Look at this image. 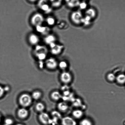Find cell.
<instances>
[{
	"label": "cell",
	"instance_id": "obj_1",
	"mask_svg": "<svg viewBox=\"0 0 125 125\" xmlns=\"http://www.w3.org/2000/svg\"><path fill=\"white\" fill-rule=\"evenodd\" d=\"M19 103L23 107L26 108L31 105L32 103V99L31 95L27 93H23L19 96Z\"/></svg>",
	"mask_w": 125,
	"mask_h": 125
},
{
	"label": "cell",
	"instance_id": "obj_2",
	"mask_svg": "<svg viewBox=\"0 0 125 125\" xmlns=\"http://www.w3.org/2000/svg\"><path fill=\"white\" fill-rule=\"evenodd\" d=\"M44 17L40 13H36L33 15L31 19V25L35 27L42 25L44 21Z\"/></svg>",
	"mask_w": 125,
	"mask_h": 125
},
{
	"label": "cell",
	"instance_id": "obj_3",
	"mask_svg": "<svg viewBox=\"0 0 125 125\" xmlns=\"http://www.w3.org/2000/svg\"><path fill=\"white\" fill-rule=\"evenodd\" d=\"M83 15L80 10L73 12L70 15V19L72 22L75 25H79L82 23Z\"/></svg>",
	"mask_w": 125,
	"mask_h": 125
},
{
	"label": "cell",
	"instance_id": "obj_4",
	"mask_svg": "<svg viewBox=\"0 0 125 125\" xmlns=\"http://www.w3.org/2000/svg\"><path fill=\"white\" fill-rule=\"evenodd\" d=\"M38 118L40 122L43 124L46 125L49 124L51 118L47 113L43 112L40 113L39 115Z\"/></svg>",
	"mask_w": 125,
	"mask_h": 125
},
{
	"label": "cell",
	"instance_id": "obj_5",
	"mask_svg": "<svg viewBox=\"0 0 125 125\" xmlns=\"http://www.w3.org/2000/svg\"><path fill=\"white\" fill-rule=\"evenodd\" d=\"M45 65L47 68L51 70L56 68L58 65L57 60L54 58H51L46 61Z\"/></svg>",
	"mask_w": 125,
	"mask_h": 125
},
{
	"label": "cell",
	"instance_id": "obj_6",
	"mask_svg": "<svg viewBox=\"0 0 125 125\" xmlns=\"http://www.w3.org/2000/svg\"><path fill=\"white\" fill-rule=\"evenodd\" d=\"M61 81L65 84L70 83L72 80V76L70 73L64 72L61 74L60 76Z\"/></svg>",
	"mask_w": 125,
	"mask_h": 125
},
{
	"label": "cell",
	"instance_id": "obj_7",
	"mask_svg": "<svg viewBox=\"0 0 125 125\" xmlns=\"http://www.w3.org/2000/svg\"><path fill=\"white\" fill-rule=\"evenodd\" d=\"M51 52L52 54L58 55L61 53L62 51L63 46L60 45L56 44L55 43L50 45Z\"/></svg>",
	"mask_w": 125,
	"mask_h": 125
},
{
	"label": "cell",
	"instance_id": "obj_8",
	"mask_svg": "<svg viewBox=\"0 0 125 125\" xmlns=\"http://www.w3.org/2000/svg\"><path fill=\"white\" fill-rule=\"evenodd\" d=\"M17 115L19 118L24 119L26 118L28 116L29 112L26 108L22 107L18 110Z\"/></svg>",
	"mask_w": 125,
	"mask_h": 125
},
{
	"label": "cell",
	"instance_id": "obj_9",
	"mask_svg": "<svg viewBox=\"0 0 125 125\" xmlns=\"http://www.w3.org/2000/svg\"><path fill=\"white\" fill-rule=\"evenodd\" d=\"M28 41L30 44L33 45H36L39 42L40 38L36 34L32 33L29 35Z\"/></svg>",
	"mask_w": 125,
	"mask_h": 125
},
{
	"label": "cell",
	"instance_id": "obj_10",
	"mask_svg": "<svg viewBox=\"0 0 125 125\" xmlns=\"http://www.w3.org/2000/svg\"><path fill=\"white\" fill-rule=\"evenodd\" d=\"M63 125H76V122L74 120L69 116L64 117L62 120Z\"/></svg>",
	"mask_w": 125,
	"mask_h": 125
},
{
	"label": "cell",
	"instance_id": "obj_11",
	"mask_svg": "<svg viewBox=\"0 0 125 125\" xmlns=\"http://www.w3.org/2000/svg\"><path fill=\"white\" fill-rule=\"evenodd\" d=\"M56 38L52 35H49L47 36L44 39V41L47 44L50 45L55 43Z\"/></svg>",
	"mask_w": 125,
	"mask_h": 125
},
{
	"label": "cell",
	"instance_id": "obj_12",
	"mask_svg": "<svg viewBox=\"0 0 125 125\" xmlns=\"http://www.w3.org/2000/svg\"><path fill=\"white\" fill-rule=\"evenodd\" d=\"M85 14L86 15L88 16L92 19H94L96 16V12L93 8H89L86 10Z\"/></svg>",
	"mask_w": 125,
	"mask_h": 125
},
{
	"label": "cell",
	"instance_id": "obj_13",
	"mask_svg": "<svg viewBox=\"0 0 125 125\" xmlns=\"http://www.w3.org/2000/svg\"><path fill=\"white\" fill-rule=\"evenodd\" d=\"M51 97L54 101H58L62 97L60 93L57 91H54L52 92L51 95Z\"/></svg>",
	"mask_w": 125,
	"mask_h": 125
},
{
	"label": "cell",
	"instance_id": "obj_14",
	"mask_svg": "<svg viewBox=\"0 0 125 125\" xmlns=\"http://www.w3.org/2000/svg\"><path fill=\"white\" fill-rule=\"evenodd\" d=\"M45 105L43 103L38 102L35 105V109L38 112L40 113L43 112L45 109Z\"/></svg>",
	"mask_w": 125,
	"mask_h": 125
},
{
	"label": "cell",
	"instance_id": "obj_15",
	"mask_svg": "<svg viewBox=\"0 0 125 125\" xmlns=\"http://www.w3.org/2000/svg\"><path fill=\"white\" fill-rule=\"evenodd\" d=\"M57 107L58 109L62 112L66 111L68 108L67 104L64 102H61L59 103Z\"/></svg>",
	"mask_w": 125,
	"mask_h": 125
},
{
	"label": "cell",
	"instance_id": "obj_16",
	"mask_svg": "<svg viewBox=\"0 0 125 125\" xmlns=\"http://www.w3.org/2000/svg\"><path fill=\"white\" fill-rule=\"evenodd\" d=\"M42 95V93L41 91L36 90L33 92L31 96L32 99H34L35 100H38L41 99Z\"/></svg>",
	"mask_w": 125,
	"mask_h": 125
},
{
	"label": "cell",
	"instance_id": "obj_17",
	"mask_svg": "<svg viewBox=\"0 0 125 125\" xmlns=\"http://www.w3.org/2000/svg\"><path fill=\"white\" fill-rule=\"evenodd\" d=\"M116 79L119 84H124L125 83V75L124 74L119 75L116 77Z\"/></svg>",
	"mask_w": 125,
	"mask_h": 125
},
{
	"label": "cell",
	"instance_id": "obj_18",
	"mask_svg": "<svg viewBox=\"0 0 125 125\" xmlns=\"http://www.w3.org/2000/svg\"><path fill=\"white\" fill-rule=\"evenodd\" d=\"M73 116L76 118H80L83 115V112L81 110H74L72 113Z\"/></svg>",
	"mask_w": 125,
	"mask_h": 125
},
{
	"label": "cell",
	"instance_id": "obj_19",
	"mask_svg": "<svg viewBox=\"0 0 125 125\" xmlns=\"http://www.w3.org/2000/svg\"><path fill=\"white\" fill-rule=\"evenodd\" d=\"M79 3L78 0H70L68 3V5L70 8H74L78 6Z\"/></svg>",
	"mask_w": 125,
	"mask_h": 125
},
{
	"label": "cell",
	"instance_id": "obj_20",
	"mask_svg": "<svg viewBox=\"0 0 125 125\" xmlns=\"http://www.w3.org/2000/svg\"><path fill=\"white\" fill-rule=\"evenodd\" d=\"M46 21L48 25L53 26L54 25L55 22V19L52 17L49 16L46 19Z\"/></svg>",
	"mask_w": 125,
	"mask_h": 125
},
{
	"label": "cell",
	"instance_id": "obj_21",
	"mask_svg": "<svg viewBox=\"0 0 125 125\" xmlns=\"http://www.w3.org/2000/svg\"><path fill=\"white\" fill-rule=\"evenodd\" d=\"M91 19H92L89 16L86 15L85 17H83L82 20V23L81 24L83 23L85 25H89Z\"/></svg>",
	"mask_w": 125,
	"mask_h": 125
},
{
	"label": "cell",
	"instance_id": "obj_22",
	"mask_svg": "<svg viewBox=\"0 0 125 125\" xmlns=\"http://www.w3.org/2000/svg\"><path fill=\"white\" fill-rule=\"evenodd\" d=\"M59 67L62 70H64L67 68L68 66L67 63L66 62L62 61L59 63L58 64Z\"/></svg>",
	"mask_w": 125,
	"mask_h": 125
},
{
	"label": "cell",
	"instance_id": "obj_23",
	"mask_svg": "<svg viewBox=\"0 0 125 125\" xmlns=\"http://www.w3.org/2000/svg\"><path fill=\"white\" fill-rule=\"evenodd\" d=\"M36 30L38 32L43 33L46 32L47 31V28L42 26V25H39L36 27Z\"/></svg>",
	"mask_w": 125,
	"mask_h": 125
},
{
	"label": "cell",
	"instance_id": "obj_24",
	"mask_svg": "<svg viewBox=\"0 0 125 125\" xmlns=\"http://www.w3.org/2000/svg\"><path fill=\"white\" fill-rule=\"evenodd\" d=\"M107 78L109 81L112 82L116 79V77L114 73H110L108 74L107 76Z\"/></svg>",
	"mask_w": 125,
	"mask_h": 125
},
{
	"label": "cell",
	"instance_id": "obj_25",
	"mask_svg": "<svg viewBox=\"0 0 125 125\" xmlns=\"http://www.w3.org/2000/svg\"><path fill=\"white\" fill-rule=\"evenodd\" d=\"M78 6L80 9L81 10H83L86 8L87 7V3L85 2H83L79 3Z\"/></svg>",
	"mask_w": 125,
	"mask_h": 125
},
{
	"label": "cell",
	"instance_id": "obj_26",
	"mask_svg": "<svg viewBox=\"0 0 125 125\" xmlns=\"http://www.w3.org/2000/svg\"><path fill=\"white\" fill-rule=\"evenodd\" d=\"M13 123L12 119L10 118H7L5 120V125H11Z\"/></svg>",
	"mask_w": 125,
	"mask_h": 125
},
{
	"label": "cell",
	"instance_id": "obj_27",
	"mask_svg": "<svg viewBox=\"0 0 125 125\" xmlns=\"http://www.w3.org/2000/svg\"><path fill=\"white\" fill-rule=\"evenodd\" d=\"M82 125H91V123L89 120L87 119H84L82 120L81 122Z\"/></svg>",
	"mask_w": 125,
	"mask_h": 125
},
{
	"label": "cell",
	"instance_id": "obj_28",
	"mask_svg": "<svg viewBox=\"0 0 125 125\" xmlns=\"http://www.w3.org/2000/svg\"><path fill=\"white\" fill-rule=\"evenodd\" d=\"M5 91L4 88L0 85V98H2L4 95Z\"/></svg>",
	"mask_w": 125,
	"mask_h": 125
},
{
	"label": "cell",
	"instance_id": "obj_29",
	"mask_svg": "<svg viewBox=\"0 0 125 125\" xmlns=\"http://www.w3.org/2000/svg\"><path fill=\"white\" fill-rule=\"evenodd\" d=\"M4 88L5 92H8V91H9L10 89L9 87L8 86L5 87Z\"/></svg>",
	"mask_w": 125,
	"mask_h": 125
},
{
	"label": "cell",
	"instance_id": "obj_30",
	"mask_svg": "<svg viewBox=\"0 0 125 125\" xmlns=\"http://www.w3.org/2000/svg\"><path fill=\"white\" fill-rule=\"evenodd\" d=\"M29 1L32 2V3H34L37 0H29Z\"/></svg>",
	"mask_w": 125,
	"mask_h": 125
},
{
	"label": "cell",
	"instance_id": "obj_31",
	"mask_svg": "<svg viewBox=\"0 0 125 125\" xmlns=\"http://www.w3.org/2000/svg\"><path fill=\"white\" fill-rule=\"evenodd\" d=\"M16 125H23V124H17Z\"/></svg>",
	"mask_w": 125,
	"mask_h": 125
},
{
	"label": "cell",
	"instance_id": "obj_32",
	"mask_svg": "<svg viewBox=\"0 0 125 125\" xmlns=\"http://www.w3.org/2000/svg\"><path fill=\"white\" fill-rule=\"evenodd\" d=\"M83 0L86 1V0Z\"/></svg>",
	"mask_w": 125,
	"mask_h": 125
},
{
	"label": "cell",
	"instance_id": "obj_33",
	"mask_svg": "<svg viewBox=\"0 0 125 125\" xmlns=\"http://www.w3.org/2000/svg\"></svg>",
	"mask_w": 125,
	"mask_h": 125
}]
</instances>
